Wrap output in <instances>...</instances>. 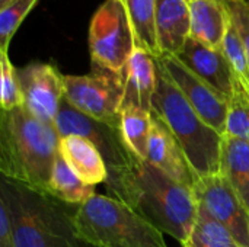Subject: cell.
Here are the masks:
<instances>
[{
    "label": "cell",
    "instance_id": "obj_1",
    "mask_svg": "<svg viewBox=\"0 0 249 247\" xmlns=\"http://www.w3.org/2000/svg\"><path fill=\"white\" fill-rule=\"evenodd\" d=\"M105 186L109 197L128 205L163 234L181 246L188 242L198 215L193 189L142 159L127 167L108 170Z\"/></svg>",
    "mask_w": 249,
    "mask_h": 247
},
{
    "label": "cell",
    "instance_id": "obj_2",
    "mask_svg": "<svg viewBox=\"0 0 249 247\" xmlns=\"http://www.w3.org/2000/svg\"><path fill=\"white\" fill-rule=\"evenodd\" d=\"M55 127L36 119L25 106L0 114L1 178L48 194L58 156Z\"/></svg>",
    "mask_w": 249,
    "mask_h": 247
},
{
    "label": "cell",
    "instance_id": "obj_3",
    "mask_svg": "<svg viewBox=\"0 0 249 247\" xmlns=\"http://www.w3.org/2000/svg\"><path fill=\"white\" fill-rule=\"evenodd\" d=\"M0 201L9 211L16 247H95L79 236L70 205L48 194L1 178Z\"/></svg>",
    "mask_w": 249,
    "mask_h": 247
},
{
    "label": "cell",
    "instance_id": "obj_4",
    "mask_svg": "<svg viewBox=\"0 0 249 247\" xmlns=\"http://www.w3.org/2000/svg\"><path fill=\"white\" fill-rule=\"evenodd\" d=\"M152 114L166 125L179 143L197 176L222 173L223 134L216 131L197 114L182 92L159 66Z\"/></svg>",
    "mask_w": 249,
    "mask_h": 247
},
{
    "label": "cell",
    "instance_id": "obj_5",
    "mask_svg": "<svg viewBox=\"0 0 249 247\" xmlns=\"http://www.w3.org/2000/svg\"><path fill=\"white\" fill-rule=\"evenodd\" d=\"M73 218L79 236L95 247H168L158 227L112 197L95 194Z\"/></svg>",
    "mask_w": 249,
    "mask_h": 247
},
{
    "label": "cell",
    "instance_id": "obj_6",
    "mask_svg": "<svg viewBox=\"0 0 249 247\" xmlns=\"http://www.w3.org/2000/svg\"><path fill=\"white\" fill-rule=\"evenodd\" d=\"M124 92V71L93 66L89 74L64 76V99L79 112L117 128H121Z\"/></svg>",
    "mask_w": 249,
    "mask_h": 247
},
{
    "label": "cell",
    "instance_id": "obj_7",
    "mask_svg": "<svg viewBox=\"0 0 249 247\" xmlns=\"http://www.w3.org/2000/svg\"><path fill=\"white\" fill-rule=\"evenodd\" d=\"M134 49V32L123 1L105 0L92 16L89 26L92 64L123 73Z\"/></svg>",
    "mask_w": 249,
    "mask_h": 247
},
{
    "label": "cell",
    "instance_id": "obj_8",
    "mask_svg": "<svg viewBox=\"0 0 249 247\" xmlns=\"http://www.w3.org/2000/svg\"><path fill=\"white\" fill-rule=\"evenodd\" d=\"M54 127L60 138L79 135L89 140L104 157L108 170L127 167L139 159L128 148L121 128L96 121L79 112L66 99L61 102Z\"/></svg>",
    "mask_w": 249,
    "mask_h": 247
},
{
    "label": "cell",
    "instance_id": "obj_9",
    "mask_svg": "<svg viewBox=\"0 0 249 247\" xmlns=\"http://www.w3.org/2000/svg\"><path fill=\"white\" fill-rule=\"evenodd\" d=\"M194 195L200 207L222 223L242 246L249 247V211L222 173L198 176Z\"/></svg>",
    "mask_w": 249,
    "mask_h": 247
},
{
    "label": "cell",
    "instance_id": "obj_10",
    "mask_svg": "<svg viewBox=\"0 0 249 247\" xmlns=\"http://www.w3.org/2000/svg\"><path fill=\"white\" fill-rule=\"evenodd\" d=\"M156 63L182 92L197 114L216 131L225 134L231 99L197 77L174 55H160L156 58Z\"/></svg>",
    "mask_w": 249,
    "mask_h": 247
},
{
    "label": "cell",
    "instance_id": "obj_11",
    "mask_svg": "<svg viewBox=\"0 0 249 247\" xmlns=\"http://www.w3.org/2000/svg\"><path fill=\"white\" fill-rule=\"evenodd\" d=\"M25 108L44 124H55L64 99V76L51 64L31 63L18 68Z\"/></svg>",
    "mask_w": 249,
    "mask_h": 247
},
{
    "label": "cell",
    "instance_id": "obj_12",
    "mask_svg": "<svg viewBox=\"0 0 249 247\" xmlns=\"http://www.w3.org/2000/svg\"><path fill=\"white\" fill-rule=\"evenodd\" d=\"M177 57L188 70L226 98H232L238 89L233 68L223 49L210 48L194 38H188Z\"/></svg>",
    "mask_w": 249,
    "mask_h": 247
},
{
    "label": "cell",
    "instance_id": "obj_13",
    "mask_svg": "<svg viewBox=\"0 0 249 247\" xmlns=\"http://www.w3.org/2000/svg\"><path fill=\"white\" fill-rule=\"evenodd\" d=\"M146 160L178 183L194 191L196 182L198 179L197 173L191 167L179 143L175 140L166 125L153 114Z\"/></svg>",
    "mask_w": 249,
    "mask_h": 247
},
{
    "label": "cell",
    "instance_id": "obj_14",
    "mask_svg": "<svg viewBox=\"0 0 249 247\" xmlns=\"http://www.w3.org/2000/svg\"><path fill=\"white\" fill-rule=\"evenodd\" d=\"M155 28L162 55H178L190 38V3L187 0H156Z\"/></svg>",
    "mask_w": 249,
    "mask_h": 247
},
{
    "label": "cell",
    "instance_id": "obj_15",
    "mask_svg": "<svg viewBox=\"0 0 249 247\" xmlns=\"http://www.w3.org/2000/svg\"><path fill=\"white\" fill-rule=\"evenodd\" d=\"M124 102L152 112V100L158 86V64L156 58L147 51L136 47L131 58L124 70Z\"/></svg>",
    "mask_w": 249,
    "mask_h": 247
},
{
    "label": "cell",
    "instance_id": "obj_16",
    "mask_svg": "<svg viewBox=\"0 0 249 247\" xmlns=\"http://www.w3.org/2000/svg\"><path fill=\"white\" fill-rule=\"evenodd\" d=\"M190 36L198 42L220 49L232 23L229 9L223 0L190 1Z\"/></svg>",
    "mask_w": 249,
    "mask_h": 247
},
{
    "label": "cell",
    "instance_id": "obj_17",
    "mask_svg": "<svg viewBox=\"0 0 249 247\" xmlns=\"http://www.w3.org/2000/svg\"><path fill=\"white\" fill-rule=\"evenodd\" d=\"M58 153L71 170L88 185L95 186L107 182V163L89 140L79 135L63 137L58 143Z\"/></svg>",
    "mask_w": 249,
    "mask_h": 247
},
{
    "label": "cell",
    "instance_id": "obj_18",
    "mask_svg": "<svg viewBox=\"0 0 249 247\" xmlns=\"http://www.w3.org/2000/svg\"><path fill=\"white\" fill-rule=\"evenodd\" d=\"M222 175L249 211V141L223 135Z\"/></svg>",
    "mask_w": 249,
    "mask_h": 247
},
{
    "label": "cell",
    "instance_id": "obj_19",
    "mask_svg": "<svg viewBox=\"0 0 249 247\" xmlns=\"http://www.w3.org/2000/svg\"><path fill=\"white\" fill-rule=\"evenodd\" d=\"M48 195L67 205H82L95 195V186L83 182L58 153L50 181Z\"/></svg>",
    "mask_w": 249,
    "mask_h": 247
},
{
    "label": "cell",
    "instance_id": "obj_20",
    "mask_svg": "<svg viewBox=\"0 0 249 247\" xmlns=\"http://www.w3.org/2000/svg\"><path fill=\"white\" fill-rule=\"evenodd\" d=\"M127 15L130 17L136 47L147 51L155 58L160 57V48L158 44L155 28V9L156 0H121Z\"/></svg>",
    "mask_w": 249,
    "mask_h": 247
},
{
    "label": "cell",
    "instance_id": "obj_21",
    "mask_svg": "<svg viewBox=\"0 0 249 247\" xmlns=\"http://www.w3.org/2000/svg\"><path fill=\"white\" fill-rule=\"evenodd\" d=\"M152 131V112L134 105L121 108V132L133 154L142 160L147 159V147Z\"/></svg>",
    "mask_w": 249,
    "mask_h": 247
},
{
    "label": "cell",
    "instance_id": "obj_22",
    "mask_svg": "<svg viewBox=\"0 0 249 247\" xmlns=\"http://www.w3.org/2000/svg\"><path fill=\"white\" fill-rule=\"evenodd\" d=\"M182 247H244L209 211L198 205V215L188 242Z\"/></svg>",
    "mask_w": 249,
    "mask_h": 247
},
{
    "label": "cell",
    "instance_id": "obj_23",
    "mask_svg": "<svg viewBox=\"0 0 249 247\" xmlns=\"http://www.w3.org/2000/svg\"><path fill=\"white\" fill-rule=\"evenodd\" d=\"M0 106L1 111L10 112L25 105L18 68L9 60L7 52L0 51Z\"/></svg>",
    "mask_w": 249,
    "mask_h": 247
},
{
    "label": "cell",
    "instance_id": "obj_24",
    "mask_svg": "<svg viewBox=\"0 0 249 247\" xmlns=\"http://www.w3.org/2000/svg\"><path fill=\"white\" fill-rule=\"evenodd\" d=\"M36 1L38 0H13L6 7L0 9V51L7 52L12 36Z\"/></svg>",
    "mask_w": 249,
    "mask_h": 247
},
{
    "label": "cell",
    "instance_id": "obj_25",
    "mask_svg": "<svg viewBox=\"0 0 249 247\" xmlns=\"http://www.w3.org/2000/svg\"><path fill=\"white\" fill-rule=\"evenodd\" d=\"M223 135L249 141V100L239 87L231 98Z\"/></svg>",
    "mask_w": 249,
    "mask_h": 247
},
{
    "label": "cell",
    "instance_id": "obj_26",
    "mask_svg": "<svg viewBox=\"0 0 249 247\" xmlns=\"http://www.w3.org/2000/svg\"><path fill=\"white\" fill-rule=\"evenodd\" d=\"M226 6L229 9L231 19L241 35L249 63V3L244 0H229L226 1Z\"/></svg>",
    "mask_w": 249,
    "mask_h": 247
},
{
    "label": "cell",
    "instance_id": "obj_27",
    "mask_svg": "<svg viewBox=\"0 0 249 247\" xmlns=\"http://www.w3.org/2000/svg\"><path fill=\"white\" fill-rule=\"evenodd\" d=\"M0 247H16L12 220L3 201H0Z\"/></svg>",
    "mask_w": 249,
    "mask_h": 247
},
{
    "label": "cell",
    "instance_id": "obj_28",
    "mask_svg": "<svg viewBox=\"0 0 249 247\" xmlns=\"http://www.w3.org/2000/svg\"><path fill=\"white\" fill-rule=\"evenodd\" d=\"M13 0H0V9H3V7H6L9 3H12Z\"/></svg>",
    "mask_w": 249,
    "mask_h": 247
},
{
    "label": "cell",
    "instance_id": "obj_29",
    "mask_svg": "<svg viewBox=\"0 0 249 247\" xmlns=\"http://www.w3.org/2000/svg\"><path fill=\"white\" fill-rule=\"evenodd\" d=\"M223 1H229V0H223ZM244 1H247V3H249V0H244Z\"/></svg>",
    "mask_w": 249,
    "mask_h": 247
},
{
    "label": "cell",
    "instance_id": "obj_30",
    "mask_svg": "<svg viewBox=\"0 0 249 247\" xmlns=\"http://www.w3.org/2000/svg\"><path fill=\"white\" fill-rule=\"evenodd\" d=\"M187 1H188V3H190V1H194V0H187Z\"/></svg>",
    "mask_w": 249,
    "mask_h": 247
}]
</instances>
